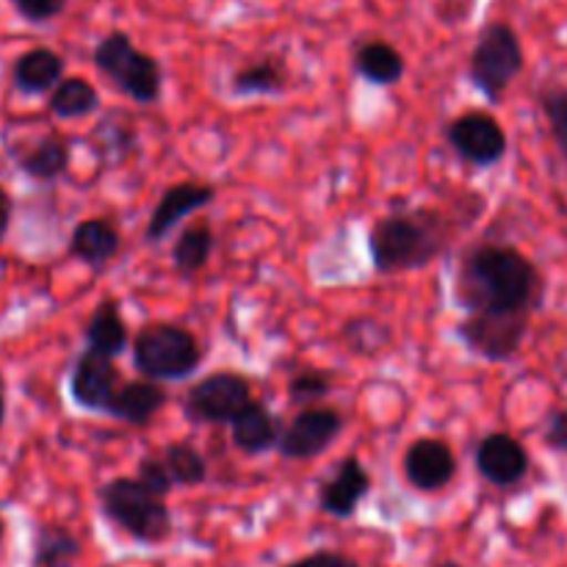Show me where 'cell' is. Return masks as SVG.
I'll use <instances>...</instances> for the list:
<instances>
[{
    "label": "cell",
    "mask_w": 567,
    "mask_h": 567,
    "mask_svg": "<svg viewBox=\"0 0 567 567\" xmlns=\"http://www.w3.org/2000/svg\"><path fill=\"white\" fill-rule=\"evenodd\" d=\"M526 53L518 31L509 22L493 20L476 37L468 59V78L487 103L498 105L515 78L524 72Z\"/></svg>",
    "instance_id": "cell-6"
},
{
    "label": "cell",
    "mask_w": 567,
    "mask_h": 567,
    "mask_svg": "<svg viewBox=\"0 0 567 567\" xmlns=\"http://www.w3.org/2000/svg\"><path fill=\"white\" fill-rule=\"evenodd\" d=\"M540 109L546 114L551 136L559 153L567 158V86H551L540 94Z\"/></svg>",
    "instance_id": "cell-31"
},
{
    "label": "cell",
    "mask_w": 567,
    "mask_h": 567,
    "mask_svg": "<svg viewBox=\"0 0 567 567\" xmlns=\"http://www.w3.org/2000/svg\"><path fill=\"white\" fill-rule=\"evenodd\" d=\"M66 61L64 55L55 53L53 48H39L25 50L17 55L11 64V86L25 97H39V94H50L61 81H64Z\"/></svg>",
    "instance_id": "cell-20"
},
{
    "label": "cell",
    "mask_w": 567,
    "mask_h": 567,
    "mask_svg": "<svg viewBox=\"0 0 567 567\" xmlns=\"http://www.w3.org/2000/svg\"><path fill=\"white\" fill-rule=\"evenodd\" d=\"M332 385H336V377L332 371L324 369H305L299 374L291 377L288 382V399L297 408H316L324 396H330Z\"/></svg>",
    "instance_id": "cell-30"
},
{
    "label": "cell",
    "mask_w": 567,
    "mask_h": 567,
    "mask_svg": "<svg viewBox=\"0 0 567 567\" xmlns=\"http://www.w3.org/2000/svg\"><path fill=\"white\" fill-rule=\"evenodd\" d=\"M166 474L175 487H199L208 480V460L192 443H169L161 452Z\"/></svg>",
    "instance_id": "cell-27"
},
{
    "label": "cell",
    "mask_w": 567,
    "mask_h": 567,
    "mask_svg": "<svg viewBox=\"0 0 567 567\" xmlns=\"http://www.w3.org/2000/svg\"><path fill=\"white\" fill-rule=\"evenodd\" d=\"M136 480L142 482L144 487H147L150 493H155V496L166 498L172 493V480L169 474H166L164 463H161V457H142V463H138L136 468Z\"/></svg>",
    "instance_id": "cell-33"
},
{
    "label": "cell",
    "mask_w": 567,
    "mask_h": 567,
    "mask_svg": "<svg viewBox=\"0 0 567 567\" xmlns=\"http://www.w3.org/2000/svg\"><path fill=\"white\" fill-rule=\"evenodd\" d=\"M288 83H291V75H288L286 61L277 55H264L233 72L230 92L236 97H277L286 92Z\"/></svg>",
    "instance_id": "cell-23"
},
{
    "label": "cell",
    "mask_w": 567,
    "mask_h": 567,
    "mask_svg": "<svg viewBox=\"0 0 567 567\" xmlns=\"http://www.w3.org/2000/svg\"><path fill=\"white\" fill-rule=\"evenodd\" d=\"M133 365L150 382H183L194 377L203 365L205 352L197 336L183 324L155 321L142 327L131 341Z\"/></svg>",
    "instance_id": "cell-4"
},
{
    "label": "cell",
    "mask_w": 567,
    "mask_h": 567,
    "mask_svg": "<svg viewBox=\"0 0 567 567\" xmlns=\"http://www.w3.org/2000/svg\"><path fill=\"white\" fill-rule=\"evenodd\" d=\"M543 293L540 269L507 244L471 247L454 277V299L465 313H535Z\"/></svg>",
    "instance_id": "cell-1"
},
{
    "label": "cell",
    "mask_w": 567,
    "mask_h": 567,
    "mask_svg": "<svg viewBox=\"0 0 567 567\" xmlns=\"http://www.w3.org/2000/svg\"><path fill=\"white\" fill-rule=\"evenodd\" d=\"M216 249L214 227L208 221H194V225L183 227L177 236L175 247H172V266L181 277H194L210 264V255Z\"/></svg>",
    "instance_id": "cell-24"
},
{
    "label": "cell",
    "mask_w": 567,
    "mask_h": 567,
    "mask_svg": "<svg viewBox=\"0 0 567 567\" xmlns=\"http://www.w3.org/2000/svg\"><path fill=\"white\" fill-rule=\"evenodd\" d=\"M343 341L358 354H380L391 343V330L371 316H358L343 324Z\"/></svg>",
    "instance_id": "cell-29"
},
{
    "label": "cell",
    "mask_w": 567,
    "mask_h": 567,
    "mask_svg": "<svg viewBox=\"0 0 567 567\" xmlns=\"http://www.w3.org/2000/svg\"><path fill=\"white\" fill-rule=\"evenodd\" d=\"M546 446L554 452L567 454V410H554L546 424Z\"/></svg>",
    "instance_id": "cell-34"
},
{
    "label": "cell",
    "mask_w": 567,
    "mask_h": 567,
    "mask_svg": "<svg viewBox=\"0 0 567 567\" xmlns=\"http://www.w3.org/2000/svg\"><path fill=\"white\" fill-rule=\"evenodd\" d=\"M66 3H70V0H11L17 14H20L25 22H31V25L53 22L55 17L64 14Z\"/></svg>",
    "instance_id": "cell-32"
},
{
    "label": "cell",
    "mask_w": 567,
    "mask_h": 567,
    "mask_svg": "<svg viewBox=\"0 0 567 567\" xmlns=\"http://www.w3.org/2000/svg\"><path fill=\"white\" fill-rule=\"evenodd\" d=\"M100 513L142 546H158L172 535V509L166 498L150 493L136 476H114L97 491Z\"/></svg>",
    "instance_id": "cell-3"
},
{
    "label": "cell",
    "mask_w": 567,
    "mask_h": 567,
    "mask_svg": "<svg viewBox=\"0 0 567 567\" xmlns=\"http://www.w3.org/2000/svg\"><path fill=\"white\" fill-rule=\"evenodd\" d=\"M535 313H468L457 324V338L468 352L491 363H507L524 347Z\"/></svg>",
    "instance_id": "cell-8"
},
{
    "label": "cell",
    "mask_w": 567,
    "mask_h": 567,
    "mask_svg": "<svg viewBox=\"0 0 567 567\" xmlns=\"http://www.w3.org/2000/svg\"><path fill=\"white\" fill-rule=\"evenodd\" d=\"M92 61L100 75L138 105H153L164 92V66L147 50L136 48L125 31H111L94 44Z\"/></svg>",
    "instance_id": "cell-5"
},
{
    "label": "cell",
    "mask_w": 567,
    "mask_h": 567,
    "mask_svg": "<svg viewBox=\"0 0 567 567\" xmlns=\"http://www.w3.org/2000/svg\"><path fill=\"white\" fill-rule=\"evenodd\" d=\"M6 413H9V402H6V377L0 374V426L6 424Z\"/></svg>",
    "instance_id": "cell-37"
},
{
    "label": "cell",
    "mask_w": 567,
    "mask_h": 567,
    "mask_svg": "<svg viewBox=\"0 0 567 567\" xmlns=\"http://www.w3.org/2000/svg\"><path fill=\"white\" fill-rule=\"evenodd\" d=\"M454 241V219L437 208H402L380 216L369 233L377 275H404L435 264Z\"/></svg>",
    "instance_id": "cell-2"
},
{
    "label": "cell",
    "mask_w": 567,
    "mask_h": 567,
    "mask_svg": "<svg viewBox=\"0 0 567 567\" xmlns=\"http://www.w3.org/2000/svg\"><path fill=\"white\" fill-rule=\"evenodd\" d=\"M3 540H6V518L0 515V546H3Z\"/></svg>",
    "instance_id": "cell-38"
},
{
    "label": "cell",
    "mask_w": 567,
    "mask_h": 567,
    "mask_svg": "<svg viewBox=\"0 0 567 567\" xmlns=\"http://www.w3.org/2000/svg\"><path fill=\"white\" fill-rule=\"evenodd\" d=\"M122 233L105 216H92V219L78 221L70 236V255L81 260L83 266L100 275L111 266V260L120 255Z\"/></svg>",
    "instance_id": "cell-19"
},
{
    "label": "cell",
    "mask_w": 567,
    "mask_h": 567,
    "mask_svg": "<svg viewBox=\"0 0 567 567\" xmlns=\"http://www.w3.org/2000/svg\"><path fill=\"white\" fill-rule=\"evenodd\" d=\"M343 415L336 408H302L286 426H282L277 454L291 463H308V460L321 457L332 443L341 437Z\"/></svg>",
    "instance_id": "cell-9"
},
{
    "label": "cell",
    "mask_w": 567,
    "mask_h": 567,
    "mask_svg": "<svg viewBox=\"0 0 567 567\" xmlns=\"http://www.w3.org/2000/svg\"><path fill=\"white\" fill-rule=\"evenodd\" d=\"M437 567H463L460 563H452V559H449V563H441Z\"/></svg>",
    "instance_id": "cell-39"
},
{
    "label": "cell",
    "mask_w": 567,
    "mask_h": 567,
    "mask_svg": "<svg viewBox=\"0 0 567 567\" xmlns=\"http://www.w3.org/2000/svg\"><path fill=\"white\" fill-rule=\"evenodd\" d=\"M166 402H169V393L158 382L127 380L120 382L103 415L120 421V424L142 430V426H150V421L166 408Z\"/></svg>",
    "instance_id": "cell-17"
},
{
    "label": "cell",
    "mask_w": 567,
    "mask_h": 567,
    "mask_svg": "<svg viewBox=\"0 0 567 567\" xmlns=\"http://www.w3.org/2000/svg\"><path fill=\"white\" fill-rule=\"evenodd\" d=\"M83 341H86L89 352H97L103 358L116 360L122 352H127V324L122 319V310L116 299H103L97 308L92 310V316L83 324Z\"/></svg>",
    "instance_id": "cell-22"
},
{
    "label": "cell",
    "mask_w": 567,
    "mask_h": 567,
    "mask_svg": "<svg viewBox=\"0 0 567 567\" xmlns=\"http://www.w3.org/2000/svg\"><path fill=\"white\" fill-rule=\"evenodd\" d=\"M252 402V382L238 371H214L194 382L183 399V415L192 424L230 426V421Z\"/></svg>",
    "instance_id": "cell-7"
},
{
    "label": "cell",
    "mask_w": 567,
    "mask_h": 567,
    "mask_svg": "<svg viewBox=\"0 0 567 567\" xmlns=\"http://www.w3.org/2000/svg\"><path fill=\"white\" fill-rule=\"evenodd\" d=\"M120 382L122 377L114 360L83 349L70 371V396L86 413L103 415Z\"/></svg>",
    "instance_id": "cell-13"
},
{
    "label": "cell",
    "mask_w": 567,
    "mask_h": 567,
    "mask_svg": "<svg viewBox=\"0 0 567 567\" xmlns=\"http://www.w3.org/2000/svg\"><path fill=\"white\" fill-rule=\"evenodd\" d=\"M282 435V421L266 402H249L236 419L230 421V441L247 457L277 452Z\"/></svg>",
    "instance_id": "cell-18"
},
{
    "label": "cell",
    "mask_w": 567,
    "mask_h": 567,
    "mask_svg": "<svg viewBox=\"0 0 567 567\" xmlns=\"http://www.w3.org/2000/svg\"><path fill=\"white\" fill-rule=\"evenodd\" d=\"M48 109L59 120H83L100 109V92L86 78L64 75V81L50 92Z\"/></svg>",
    "instance_id": "cell-26"
},
{
    "label": "cell",
    "mask_w": 567,
    "mask_h": 567,
    "mask_svg": "<svg viewBox=\"0 0 567 567\" xmlns=\"http://www.w3.org/2000/svg\"><path fill=\"white\" fill-rule=\"evenodd\" d=\"M282 567H360L358 563H354L352 557H347V554L341 551H313L308 554V557L297 559V563L291 565H282Z\"/></svg>",
    "instance_id": "cell-35"
},
{
    "label": "cell",
    "mask_w": 567,
    "mask_h": 567,
    "mask_svg": "<svg viewBox=\"0 0 567 567\" xmlns=\"http://www.w3.org/2000/svg\"><path fill=\"white\" fill-rule=\"evenodd\" d=\"M83 554L81 537L72 535L66 526L42 524L33 540V567H75Z\"/></svg>",
    "instance_id": "cell-25"
},
{
    "label": "cell",
    "mask_w": 567,
    "mask_h": 567,
    "mask_svg": "<svg viewBox=\"0 0 567 567\" xmlns=\"http://www.w3.org/2000/svg\"><path fill=\"white\" fill-rule=\"evenodd\" d=\"M474 463L482 480L491 482L493 487H513L529 474L532 460L518 437L507 435V432H491L476 446Z\"/></svg>",
    "instance_id": "cell-15"
},
{
    "label": "cell",
    "mask_w": 567,
    "mask_h": 567,
    "mask_svg": "<svg viewBox=\"0 0 567 567\" xmlns=\"http://www.w3.org/2000/svg\"><path fill=\"white\" fill-rule=\"evenodd\" d=\"M14 164L28 181L55 183L70 172L72 144L64 133L50 131L14 153Z\"/></svg>",
    "instance_id": "cell-16"
},
{
    "label": "cell",
    "mask_w": 567,
    "mask_h": 567,
    "mask_svg": "<svg viewBox=\"0 0 567 567\" xmlns=\"http://www.w3.org/2000/svg\"><path fill=\"white\" fill-rule=\"evenodd\" d=\"M11 219H14V199H11V194L0 186V244L9 236Z\"/></svg>",
    "instance_id": "cell-36"
},
{
    "label": "cell",
    "mask_w": 567,
    "mask_h": 567,
    "mask_svg": "<svg viewBox=\"0 0 567 567\" xmlns=\"http://www.w3.org/2000/svg\"><path fill=\"white\" fill-rule=\"evenodd\" d=\"M371 487H374V482H371V474L365 471V465L354 454H349V457H343L338 463L332 476H327L321 482L319 493H316V504L330 518L349 520L358 515V507L365 502Z\"/></svg>",
    "instance_id": "cell-12"
},
{
    "label": "cell",
    "mask_w": 567,
    "mask_h": 567,
    "mask_svg": "<svg viewBox=\"0 0 567 567\" xmlns=\"http://www.w3.org/2000/svg\"><path fill=\"white\" fill-rule=\"evenodd\" d=\"M352 66L363 81L371 86H396L408 72L402 50L391 44L388 39H365L354 48Z\"/></svg>",
    "instance_id": "cell-21"
},
{
    "label": "cell",
    "mask_w": 567,
    "mask_h": 567,
    "mask_svg": "<svg viewBox=\"0 0 567 567\" xmlns=\"http://www.w3.org/2000/svg\"><path fill=\"white\" fill-rule=\"evenodd\" d=\"M446 138L452 144L454 153L471 166H496L502 164L504 155L509 150L507 131L502 127V122L496 120L487 111H468V114H460L457 120L449 122Z\"/></svg>",
    "instance_id": "cell-10"
},
{
    "label": "cell",
    "mask_w": 567,
    "mask_h": 567,
    "mask_svg": "<svg viewBox=\"0 0 567 567\" xmlns=\"http://www.w3.org/2000/svg\"><path fill=\"white\" fill-rule=\"evenodd\" d=\"M454 476H457V454L441 437H419L404 452V480L413 491H446Z\"/></svg>",
    "instance_id": "cell-11"
},
{
    "label": "cell",
    "mask_w": 567,
    "mask_h": 567,
    "mask_svg": "<svg viewBox=\"0 0 567 567\" xmlns=\"http://www.w3.org/2000/svg\"><path fill=\"white\" fill-rule=\"evenodd\" d=\"M94 150L97 155H103L105 164H122L131 153H136L138 147V133L136 127L127 125V122L120 120H103L97 127H94Z\"/></svg>",
    "instance_id": "cell-28"
},
{
    "label": "cell",
    "mask_w": 567,
    "mask_h": 567,
    "mask_svg": "<svg viewBox=\"0 0 567 567\" xmlns=\"http://www.w3.org/2000/svg\"><path fill=\"white\" fill-rule=\"evenodd\" d=\"M216 199V188L210 183H175V186L166 188L161 194V199L155 203L153 214H150L147 230H144V241L147 244H161L177 225H181L186 216L197 214V210L208 208Z\"/></svg>",
    "instance_id": "cell-14"
}]
</instances>
